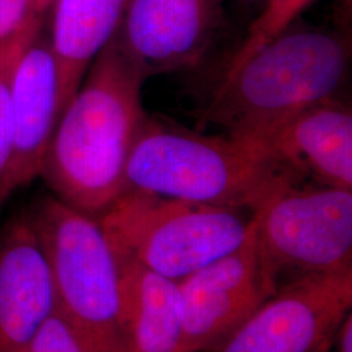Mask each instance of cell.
Returning a JSON list of instances; mask_svg holds the SVG:
<instances>
[{"label":"cell","mask_w":352,"mask_h":352,"mask_svg":"<svg viewBox=\"0 0 352 352\" xmlns=\"http://www.w3.org/2000/svg\"><path fill=\"white\" fill-rule=\"evenodd\" d=\"M144 80L111 39L65 104L41 175L51 195L98 218L126 192V168L148 115Z\"/></svg>","instance_id":"1"},{"label":"cell","mask_w":352,"mask_h":352,"mask_svg":"<svg viewBox=\"0 0 352 352\" xmlns=\"http://www.w3.org/2000/svg\"><path fill=\"white\" fill-rule=\"evenodd\" d=\"M351 64L350 38L329 30H286L226 71L205 122L254 140L337 98Z\"/></svg>","instance_id":"2"},{"label":"cell","mask_w":352,"mask_h":352,"mask_svg":"<svg viewBox=\"0 0 352 352\" xmlns=\"http://www.w3.org/2000/svg\"><path fill=\"white\" fill-rule=\"evenodd\" d=\"M294 180L302 179L256 141L202 135L149 116L126 168V190L250 212Z\"/></svg>","instance_id":"3"},{"label":"cell","mask_w":352,"mask_h":352,"mask_svg":"<svg viewBox=\"0 0 352 352\" xmlns=\"http://www.w3.org/2000/svg\"><path fill=\"white\" fill-rule=\"evenodd\" d=\"M46 254L55 314L85 352H126L120 327L119 266L98 219L58 200L28 209Z\"/></svg>","instance_id":"4"},{"label":"cell","mask_w":352,"mask_h":352,"mask_svg":"<svg viewBox=\"0 0 352 352\" xmlns=\"http://www.w3.org/2000/svg\"><path fill=\"white\" fill-rule=\"evenodd\" d=\"M253 213L126 189L97 219L113 251L180 282L236 250Z\"/></svg>","instance_id":"5"},{"label":"cell","mask_w":352,"mask_h":352,"mask_svg":"<svg viewBox=\"0 0 352 352\" xmlns=\"http://www.w3.org/2000/svg\"><path fill=\"white\" fill-rule=\"evenodd\" d=\"M260 258L272 286L352 273V190L294 180L253 213Z\"/></svg>","instance_id":"6"},{"label":"cell","mask_w":352,"mask_h":352,"mask_svg":"<svg viewBox=\"0 0 352 352\" xmlns=\"http://www.w3.org/2000/svg\"><path fill=\"white\" fill-rule=\"evenodd\" d=\"M352 273L292 280L266 299L214 352H314L351 314Z\"/></svg>","instance_id":"7"},{"label":"cell","mask_w":352,"mask_h":352,"mask_svg":"<svg viewBox=\"0 0 352 352\" xmlns=\"http://www.w3.org/2000/svg\"><path fill=\"white\" fill-rule=\"evenodd\" d=\"M183 337L179 352H214L276 289L260 258L256 222L245 240L179 282Z\"/></svg>","instance_id":"8"},{"label":"cell","mask_w":352,"mask_h":352,"mask_svg":"<svg viewBox=\"0 0 352 352\" xmlns=\"http://www.w3.org/2000/svg\"><path fill=\"white\" fill-rule=\"evenodd\" d=\"M222 17L223 0H128L113 39L145 81L197 67Z\"/></svg>","instance_id":"9"},{"label":"cell","mask_w":352,"mask_h":352,"mask_svg":"<svg viewBox=\"0 0 352 352\" xmlns=\"http://www.w3.org/2000/svg\"><path fill=\"white\" fill-rule=\"evenodd\" d=\"M54 314L50 267L25 209L0 227V352H29Z\"/></svg>","instance_id":"10"},{"label":"cell","mask_w":352,"mask_h":352,"mask_svg":"<svg viewBox=\"0 0 352 352\" xmlns=\"http://www.w3.org/2000/svg\"><path fill=\"white\" fill-rule=\"evenodd\" d=\"M10 98L12 160L7 190L11 196L41 175L62 113L58 65L43 26L29 39L13 65Z\"/></svg>","instance_id":"11"},{"label":"cell","mask_w":352,"mask_h":352,"mask_svg":"<svg viewBox=\"0 0 352 352\" xmlns=\"http://www.w3.org/2000/svg\"><path fill=\"white\" fill-rule=\"evenodd\" d=\"M252 141L302 180L352 190V113L338 98L314 106Z\"/></svg>","instance_id":"12"},{"label":"cell","mask_w":352,"mask_h":352,"mask_svg":"<svg viewBox=\"0 0 352 352\" xmlns=\"http://www.w3.org/2000/svg\"><path fill=\"white\" fill-rule=\"evenodd\" d=\"M115 252V251H113ZM120 285V327L126 352H179L183 300L179 282L115 252Z\"/></svg>","instance_id":"13"},{"label":"cell","mask_w":352,"mask_h":352,"mask_svg":"<svg viewBox=\"0 0 352 352\" xmlns=\"http://www.w3.org/2000/svg\"><path fill=\"white\" fill-rule=\"evenodd\" d=\"M128 0H55L47 33L59 74L60 111L113 39ZM62 115V113H60Z\"/></svg>","instance_id":"14"},{"label":"cell","mask_w":352,"mask_h":352,"mask_svg":"<svg viewBox=\"0 0 352 352\" xmlns=\"http://www.w3.org/2000/svg\"><path fill=\"white\" fill-rule=\"evenodd\" d=\"M315 0H266L264 10L252 23L247 38L230 59L226 71L236 68L267 42L289 30L292 23Z\"/></svg>","instance_id":"15"},{"label":"cell","mask_w":352,"mask_h":352,"mask_svg":"<svg viewBox=\"0 0 352 352\" xmlns=\"http://www.w3.org/2000/svg\"><path fill=\"white\" fill-rule=\"evenodd\" d=\"M41 28L14 41L11 45L0 49V208L10 197L7 190V179L12 160V118L10 84L13 65L24 46L29 42V39L33 37Z\"/></svg>","instance_id":"16"},{"label":"cell","mask_w":352,"mask_h":352,"mask_svg":"<svg viewBox=\"0 0 352 352\" xmlns=\"http://www.w3.org/2000/svg\"><path fill=\"white\" fill-rule=\"evenodd\" d=\"M37 0H0V49L43 25Z\"/></svg>","instance_id":"17"},{"label":"cell","mask_w":352,"mask_h":352,"mask_svg":"<svg viewBox=\"0 0 352 352\" xmlns=\"http://www.w3.org/2000/svg\"><path fill=\"white\" fill-rule=\"evenodd\" d=\"M29 352H85L63 320L54 314L41 327Z\"/></svg>","instance_id":"18"},{"label":"cell","mask_w":352,"mask_h":352,"mask_svg":"<svg viewBox=\"0 0 352 352\" xmlns=\"http://www.w3.org/2000/svg\"><path fill=\"white\" fill-rule=\"evenodd\" d=\"M55 0H37V7L42 16H46Z\"/></svg>","instance_id":"19"},{"label":"cell","mask_w":352,"mask_h":352,"mask_svg":"<svg viewBox=\"0 0 352 352\" xmlns=\"http://www.w3.org/2000/svg\"><path fill=\"white\" fill-rule=\"evenodd\" d=\"M333 340H331V342H327V343H324L322 346H320L318 349H316L315 351L314 352H330L331 344H333Z\"/></svg>","instance_id":"20"},{"label":"cell","mask_w":352,"mask_h":352,"mask_svg":"<svg viewBox=\"0 0 352 352\" xmlns=\"http://www.w3.org/2000/svg\"><path fill=\"white\" fill-rule=\"evenodd\" d=\"M245 1H250V3H264L266 0H245Z\"/></svg>","instance_id":"21"}]
</instances>
